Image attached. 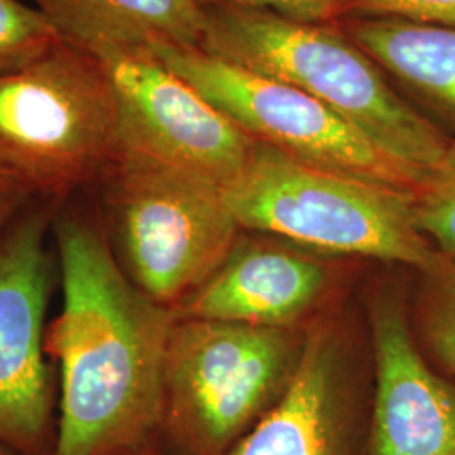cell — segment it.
Wrapping results in <instances>:
<instances>
[{"instance_id": "cell-1", "label": "cell", "mask_w": 455, "mask_h": 455, "mask_svg": "<svg viewBox=\"0 0 455 455\" xmlns=\"http://www.w3.org/2000/svg\"><path fill=\"white\" fill-rule=\"evenodd\" d=\"M61 309L46 347L58 364L51 455H116L159 432L165 344L176 312L140 292L115 259L97 188L52 218Z\"/></svg>"}, {"instance_id": "cell-2", "label": "cell", "mask_w": 455, "mask_h": 455, "mask_svg": "<svg viewBox=\"0 0 455 455\" xmlns=\"http://www.w3.org/2000/svg\"><path fill=\"white\" fill-rule=\"evenodd\" d=\"M203 11L199 48L315 98L405 167L420 188L445 156L452 137L411 107L339 24L295 22L233 5Z\"/></svg>"}, {"instance_id": "cell-3", "label": "cell", "mask_w": 455, "mask_h": 455, "mask_svg": "<svg viewBox=\"0 0 455 455\" xmlns=\"http://www.w3.org/2000/svg\"><path fill=\"white\" fill-rule=\"evenodd\" d=\"M97 195L118 265L174 312L227 261L242 229L223 186L125 147Z\"/></svg>"}, {"instance_id": "cell-4", "label": "cell", "mask_w": 455, "mask_h": 455, "mask_svg": "<svg viewBox=\"0 0 455 455\" xmlns=\"http://www.w3.org/2000/svg\"><path fill=\"white\" fill-rule=\"evenodd\" d=\"M225 196L240 227L297 243L417 274L443 257L415 221V193L300 163L260 142Z\"/></svg>"}, {"instance_id": "cell-5", "label": "cell", "mask_w": 455, "mask_h": 455, "mask_svg": "<svg viewBox=\"0 0 455 455\" xmlns=\"http://www.w3.org/2000/svg\"><path fill=\"white\" fill-rule=\"evenodd\" d=\"M118 150L114 88L97 54L61 37L0 73V165L63 203L97 188Z\"/></svg>"}, {"instance_id": "cell-6", "label": "cell", "mask_w": 455, "mask_h": 455, "mask_svg": "<svg viewBox=\"0 0 455 455\" xmlns=\"http://www.w3.org/2000/svg\"><path fill=\"white\" fill-rule=\"evenodd\" d=\"M300 349L289 329L178 317L163 370L159 432L184 455H225L285 390Z\"/></svg>"}, {"instance_id": "cell-7", "label": "cell", "mask_w": 455, "mask_h": 455, "mask_svg": "<svg viewBox=\"0 0 455 455\" xmlns=\"http://www.w3.org/2000/svg\"><path fill=\"white\" fill-rule=\"evenodd\" d=\"M253 140L300 163L417 193L420 180L321 101L197 46L152 49Z\"/></svg>"}, {"instance_id": "cell-8", "label": "cell", "mask_w": 455, "mask_h": 455, "mask_svg": "<svg viewBox=\"0 0 455 455\" xmlns=\"http://www.w3.org/2000/svg\"><path fill=\"white\" fill-rule=\"evenodd\" d=\"M58 206L36 196L0 233V443L24 455H51L56 439L46 336Z\"/></svg>"}, {"instance_id": "cell-9", "label": "cell", "mask_w": 455, "mask_h": 455, "mask_svg": "<svg viewBox=\"0 0 455 455\" xmlns=\"http://www.w3.org/2000/svg\"><path fill=\"white\" fill-rule=\"evenodd\" d=\"M86 49L100 58L114 88L118 146L223 188L242 174L259 142L152 49L107 44Z\"/></svg>"}, {"instance_id": "cell-10", "label": "cell", "mask_w": 455, "mask_h": 455, "mask_svg": "<svg viewBox=\"0 0 455 455\" xmlns=\"http://www.w3.org/2000/svg\"><path fill=\"white\" fill-rule=\"evenodd\" d=\"M371 332L376 387L364 455H455V379L423 355L400 295L374 302Z\"/></svg>"}, {"instance_id": "cell-11", "label": "cell", "mask_w": 455, "mask_h": 455, "mask_svg": "<svg viewBox=\"0 0 455 455\" xmlns=\"http://www.w3.org/2000/svg\"><path fill=\"white\" fill-rule=\"evenodd\" d=\"M327 270L295 251L251 246L231 251L178 317L289 329L324 292Z\"/></svg>"}, {"instance_id": "cell-12", "label": "cell", "mask_w": 455, "mask_h": 455, "mask_svg": "<svg viewBox=\"0 0 455 455\" xmlns=\"http://www.w3.org/2000/svg\"><path fill=\"white\" fill-rule=\"evenodd\" d=\"M229 455H353L336 346L325 327L310 332L285 390Z\"/></svg>"}, {"instance_id": "cell-13", "label": "cell", "mask_w": 455, "mask_h": 455, "mask_svg": "<svg viewBox=\"0 0 455 455\" xmlns=\"http://www.w3.org/2000/svg\"><path fill=\"white\" fill-rule=\"evenodd\" d=\"M339 26L411 107L455 132V29L383 17H346Z\"/></svg>"}, {"instance_id": "cell-14", "label": "cell", "mask_w": 455, "mask_h": 455, "mask_svg": "<svg viewBox=\"0 0 455 455\" xmlns=\"http://www.w3.org/2000/svg\"><path fill=\"white\" fill-rule=\"evenodd\" d=\"M33 7L86 48H199L204 31L196 0H33Z\"/></svg>"}, {"instance_id": "cell-15", "label": "cell", "mask_w": 455, "mask_h": 455, "mask_svg": "<svg viewBox=\"0 0 455 455\" xmlns=\"http://www.w3.org/2000/svg\"><path fill=\"white\" fill-rule=\"evenodd\" d=\"M419 276L413 336L428 361L455 379V260L442 257Z\"/></svg>"}, {"instance_id": "cell-16", "label": "cell", "mask_w": 455, "mask_h": 455, "mask_svg": "<svg viewBox=\"0 0 455 455\" xmlns=\"http://www.w3.org/2000/svg\"><path fill=\"white\" fill-rule=\"evenodd\" d=\"M415 221L443 257L455 260V139L415 193Z\"/></svg>"}, {"instance_id": "cell-17", "label": "cell", "mask_w": 455, "mask_h": 455, "mask_svg": "<svg viewBox=\"0 0 455 455\" xmlns=\"http://www.w3.org/2000/svg\"><path fill=\"white\" fill-rule=\"evenodd\" d=\"M60 37L54 24L33 5L0 0V73L31 63Z\"/></svg>"}, {"instance_id": "cell-18", "label": "cell", "mask_w": 455, "mask_h": 455, "mask_svg": "<svg viewBox=\"0 0 455 455\" xmlns=\"http://www.w3.org/2000/svg\"><path fill=\"white\" fill-rule=\"evenodd\" d=\"M346 17L400 19L455 29V0H346Z\"/></svg>"}, {"instance_id": "cell-19", "label": "cell", "mask_w": 455, "mask_h": 455, "mask_svg": "<svg viewBox=\"0 0 455 455\" xmlns=\"http://www.w3.org/2000/svg\"><path fill=\"white\" fill-rule=\"evenodd\" d=\"M201 9L250 7L306 24H339L344 19L346 0H196Z\"/></svg>"}, {"instance_id": "cell-20", "label": "cell", "mask_w": 455, "mask_h": 455, "mask_svg": "<svg viewBox=\"0 0 455 455\" xmlns=\"http://www.w3.org/2000/svg\"><path fill=\"white\" fill-rule=\"evenodd\" d=\"M36 197L33 189L0 165V233Z\"/></svg>"}, {"instance_id": "cell-21", "label": "cell", "mask_w": 455, "mask_h": 455, "mask_svg": "<svg viewBox=\"0 0 455 455\" xmlns=\"http://www.w3.org/2000/svg\"><path fill=\"white\" fill-rule=\"evenodd\" d=\"M116 455H161L159 452H156L154 451V447H152V439L147 440L144 443H140V445H135V447H132V449H127V451H124V452H120V454Z\"/></svg>"}, {"instance_id": "cell-22", "label": "cell", "mask_w": 455, "mask_h": 455, "mask_svg": "<svg viewBox=\"0 0 455 455\" xmlns=\"http://www.w3.org/2000/svg\"><path fill=\"white\" fill-rule=\"evenodd\" d=\"M0 455H24L20 454V452H17L14 449H11V447H7V445H2L0 443Z\"/></svg>"}]
</instances>
